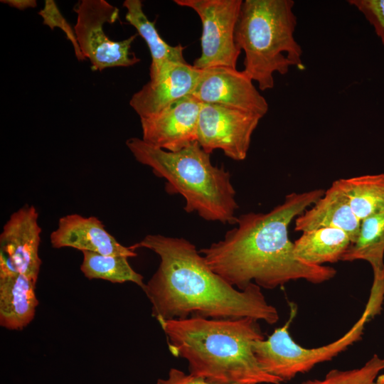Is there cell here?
Here are the masks:
<instances>
[{"label": "cell", "instance_id": "obj_1", "mask_svg": "<svg viewBox=\"0 0 384 384\" xmlns=\"http://www.w3.org/2000/svg\"><path fill=\"white\" fill-rule=\"evenodd\" d=\"M321 188L287 194L267 213H247L223 238L199 250L208 267L234 287L243 290L255 283L274 289L291 281L321 284L336 270L298 260L288 235L292 220L324 196Z\"/></svg>", "mask_w": 384, "mask_h": 384}, {"label": "cell", "instance_id": "obj_2", "mask_svg": "<svg viewBox=\"0 0 384 384\" xmlns=\"http://www.w3.org/2000/svg\"><path fill=\"white\" fill-rule=\"evenodd\" d=\"M132 246L149 249L160 257L156 271L142 289L151 304V315L159 322L190 316L250 317L274 324L279 319L260 287L251 283L240 290L230 285L185 238L147 235Z\"/></svg>", "mask_w": 384, "mask_h": 384}, {"label": "cell", "instance_id": "obj_3", "mask_svg": "<svg viewBox=\"0 0 384 384\" xmlns=\"http://www.w3.org/2000/svg\"><path fill=\"white\" fill-rule=\"evenodd\" d=\"M171 354L187 361L189 373L212 384H281L267 373L252 349L264 338L258 321L245 317L190 316L159 322Z\"/></svg>", "mask_w": 384, "mask_h": 384}, {"label": "cell", "instance_id": "obj_4", "mask_svg": "<svg viewBox=\"0 0 384 384\" xmlns=\"http://www.w3.org/2000/svg\"><path fill=\"white\" fill-rule=\"evenodd\" d=\"M126 145L139 163L166 180L169 193L183 197L187 213L196 212L208 221L236 224L239 206L231 175L224 167L214 166L210 154L198 142L177 151L153 146L137 137L128 139Z\"/></svg>", "mask_w": 384, "mask_h": 384}, {"label": "cell", "instance_id": "obj_5", "mask_svg": "<svg viewBox=\"0 0 384 384\" xmlns=\"http://www.w3.org/2000/svg\"><path fill=\"white\" fill-rule=\"evenodd\" d=\"M292 0L242 1L235 32L245 52L243 71L264 91L274 87V74L302 67V49L295 40Z\"/></svg>", "mask_w": 384, "mask_h": 384}, {"label": "cell", "instance_id": "obj_6", "mask_svg": "<svg viewBox=\"0 0 384 384\" xmlns=\"http://www.w3.org/2000/svg\"><path fill=\"white\" fill-rule=\"evenodd\" d=\"M297 306L291 305L290 314L285 324L277 328L267 338L255 341L252 349L260 367L267 373L282 382L290 380L297 374L309 371L318 363L332 359L348 346L360 340L366 324L372 319L364 309L352 328L334 342L312 348L297 344L289 329L295 318Z\"/></svg>", "mask_w": 384, "mask_h": 384}, {"label": "cell", "instance_id": "obj_7", "mask_svg": "<svg viewBox=\"0 0 384 384\" xmlns=\"http://www.w3.org/2000/svg\"><path fill=\"white\" fill-rule=\"evenodd\" d=\"M77 22L74 27L80 52L91 63L93 71L114 67H129L140 61L131 51L138 33L119 41H112L105 33V23L119 18V9L105 0H82L74 8Z\"/></svg>", "mask_w": 384, "mask_h": 384}, {"label": "cell", "instance_id": "obj_8", "mask_svg": "<svg viewBox=\"0 0 384 384\" xmlns=\"http://www.w3.org/2000/svg\"><path fill=\"white\" fill-rule=\"evenodd\" d=\"M194 10L202 23L201 55L193 62L200 70L212 67L236 68L240 50L235 32L242 0H174Z\"/></svg>", "mask_w": 384, "mask_h": 384}, {"label": "cell", "instance_id": "obj_9", "mask_svg": "<svg viewBox=\"0 0 384 384\" xmlns=\"http://www.w3.org/2000/svg\"><path fill=\"white\" fill-rule=\"evenodd\" d=\"M261 116L215 104L202 103L197 142L208 154L221 149L235 161L244 160Z\"/></svg>", "mask_w": 384, "mask_h": 384}, {"label": "cell", "instance_id": "obj_10", "mask_svg": "<svg viewBox=\"0 0 384 384\" xmlns=\"http://www.w3.org/2000/svg\"><path fill=\"white\" fill-rule=\"evenodd\" d=\"M252 81L243 70L212 67L202 70L192 95L202 103L232 107L262 117L268 111V104Z\"/></svg>", "mask_w": 384, "mask_h": 384}, {"label": "cell", "instance_id": "obj_11", "mask_svg": "<svg viewBox=\"0 0 384 384\" xmlns=\"http://www.w3.org/2000/svg\"><path fill=\"white\" fill-rule=\"evenodd\" d=\"M201 73L202 70L188 63L168 62L155 76L133 94L129 105L140 119L156 115L192 95Z\"/></svg>", "mask_w": 384, "mask_h": 384}, {"label": "cell", "instance_id": "obj_12", "mask_svg": "<svg viewBox=\"0 0 384 384\" xmlns=\"http://www.w3.org/2000/svg\"><path fill=\"white\" fill-rule=\"evenodd\" d=\"M201 105L191 95L156 115L140 119L142 139L169 151H179L197 142Z\"/></svg>", "mask_w": 384, "mask_h": 384}, {"label": "cell", "instance_id": "obj_13", "mask_svg": "<svg viewBox=\"0 0 384 384\" xmlns=\"http://www.w3.org/2000/svg\"><path fill=\"white\" fill-rule=\"evenodd\" d=\"M38 220L36 208L25 205L10 215L0 234V252L16 271L36 282L42 263L38 253L41 228Z\"/></svg>", "mask_w": 384, "mask_h": 384}, {"label": "cell", "instance_id": "obj_14", "mask_svg": "<svg viewBox=\"0 0 384 384\" xmlns=\"http://www.w3.org/2000/svg\"><path fill=\"white\" fill-rule=\"evenodd\" d=\"M53 248L71 247L105 255L133 257L137 255L132 246L120 244L95 216L68 214L58 220V227L50 235Z\"/></svg>", "mask_w": 384, "mask_h": 384}, {"label": "cell", "instance_id": "obj_15", "mask_svg": "<svg viewBox=\"0 0 384 384\" xmlns=\"http://www.w3.org/2000/svg\"><path fill=\"white\" fill-rule=\"evenodd\" d=\"M36 282L15 270L0 252V325L19 331L33 319L38 300Z\"/></svg>", "mask_w": 384, "mask_h": 384}, {"label": "cell", "instance_id": "obj_16", "mask_svg": "<svg viewBox=\"0 0 384 384\" xmlns=\"http://www.w3.org/2000/svg\"><path fill=\"white\" fill-rule=\"evenodd\" d=\"M359 260L367 261L372 267L373 281L366 309L374 317L380 314L384 299V212L361 221L357 240L341 261Z\"/></svg>", "mask_w": 384, "mask_h": 384}, {"label": "cell", "instance_id": "obj_17", "mask_svg": "<svg viewBox=\"0 0 384 384\" xmlns=\"http://www.w3.org/2000/svg\"><path fill=\"white\" fill-rule=\"evenodd\" d=\"M361 223L346 196L333 182L310 209L296 218L294 230L304 233L321 228H338L349 235L353 244L358 238Z\"/></svg>", "mask_w": 384, "mask_h": 384}, {"label": "cell", "instance_id": "obj_18", "mask_svg": "<svg viewBox=\"0 0 384 384\" xmlns=\"http://www.w3.org/2000/svg\"><path fill=\"white\" fill-rule=\"evenodd\" d=\"M351 244V238L343 230L321 228L302 233L294 242V252L302 262L322 265L341 260Z\"/></svg>", "mask_w": 384, "mask_h": 384}, {"label": "cell", "instance_id": "obj_19", "mask_svg": "<svg viewBox=\"0 0 384 384\" xmlns=\"http://www.w3.org/2000/svg\"><path fill=\"white\" fill-rule=\"evenodd\" d=\"M122 6L127 10L126 20L136 28L150 51V78L155 76L168 62L187 63L183 55L185 47L181 44L170 46L160 36L155 26L156 21H151L143 11L142 1L125 0Z\"/></svg>", "mask_w": 384, "mask_h": 384}, {"label": "cell", "instance_id": "obj_20", "mask_svg": "<svg viewBox=\"0 0 384 384\" xmlns=\"http://www.w3.org/2000/svg\"><path fill=\"white\" fill-rule=\"evenodd\" d=\"M334 183L361 221L384 212V174L340 178Z\"/></svg>", "mask_w": 384, "mask_h": 384}, {"label": "cell", "instance_id": "obj_21", "mask_svg": "<svg viewBox=\"0 0 384 384\" xmlns=\"http://www.w3.org/2000/svg\"><path fill=\"white\" fill-rule=\"evenodd\" d=\"M80 270L89 279H104L112 283L130 282L144 288L143 276L129 265L128 257L105 255L96 252L82 251Z\"/></svg>", "mask_w": 384, "mask_h": 384}, {"label": "cell", "instance_id": "obj_22", "mask_svg": "<svg viewBox=\"0 0 384 384\" xmlns=\"http://www.w3.org/2000/svg\"><path fill=\"white\" fill-rule=\"evenodd\" d=\"M384 370V358L374 354L362 367L341 370L333 369L322 380H309L302 384H373Z\"/></svg>", "mask_w": 384, "mask_h": 384}, {"label": "cell", "instance_id": "obj_23", "mask_svg": "<svg viewBox=\"0 0 384 384\" xmlns=\"http://www.w3.org/2000/svg\"><path fill=\"white\" fill-rule=\"evenodd\" d=\"M348 2L364 15L384 45V0H349Z\"/></svg>", "mask_w": 384, "mask_h": 384}, {"label": "cell", "instance_id": "obj_24", "mask_svg": "<svg viewBox=\"0 0 384 384\" xmlns=\"http://www.w3.org/2000/svg\"><path fill=\"white\" fill-rule=\"evenodd\" d=\"M38 14L43 18V24H47L52 29L54 27L62 28L66 33L67 38L73 43L78 59L79 60L85 59L80 52L75 32L72 31L67 21L59 12L55 1L46 0L44 8L39 11Z\"/></svg>", "mask_w": 384, "mask_h": 384}, {"label": "cell", "instance_id": "obj_25", "mask_svg": "<svg viewBox=\"0 0 384 384\" xmlns=\"http://www.w3.org/2000/svg\"><path fill=\"white\" fill-rule=\"evenodd\" d=\"M156 384H212L206 380L191 375L186 374L177 368H171L167 378L158 379ZM239 384V383H235Z\"/></svg>", "mask_w": 384, "mask_h": 384}, {"label": "cell", "instance_id": "obj_26", "mask_svg": "<svg viewBox=\"0 0 384 384\" xmlns=\"http://www.w3.org/2000/svg\"><path fill=\"white\" fill-rule=\"evenodd\" d=\"M1 2L20 10L35 8L37 6V2L35 0H3Z\"/></svg>", "mask_w": 384, "mask_h": 384}, {"label": "cell", "instance_id": "obj_27", "mask_svg": "<svg viewBox=\"0 0 384 384\" xmlns=\"http://www.w3.org/2000/svg\"><path fill=\"white\" fill-rule=\"evenodd\" d=\"M373 384H384V374L379 375Z\"/></svg>", "mask_w": 384, "mask_h": 384}]
</instances>
